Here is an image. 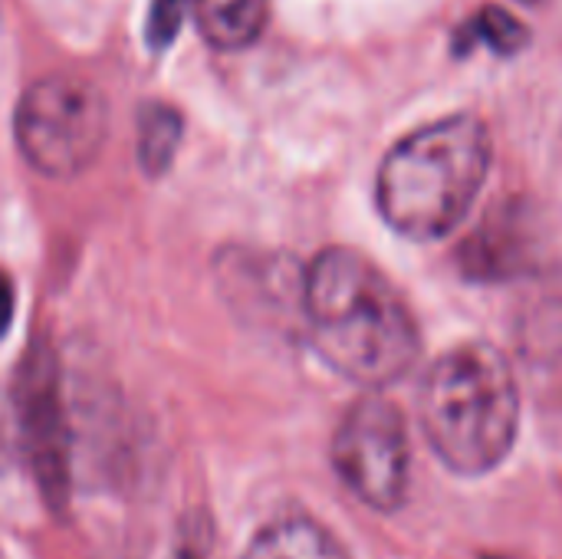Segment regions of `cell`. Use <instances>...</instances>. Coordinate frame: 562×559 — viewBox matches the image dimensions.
Masks as SVG:
<instances>
[{
  "instance_id": "1",
  "label": "cell",
  "mask_w": 562,
  "mask_h": 559,
  "mask_svg": "<svg viewBox=\"0 0 562 559\" xmlns=\"http://www.w3.org/2000/svg\"><path fill=\"white\" fill-rule=\"evenodd\" d=\"M303 310L323 362L356 385H392L418 362L422 336L408 303L359 250L316 254L303 280Z\"/></svg>"
},
{
  "instance_id": "2",
  "label": "cell",
  "mask_w": 562,
  "mask_h": 559,
  "mask_svg": "<svg viewBox=\"0 0 562 559\" xmlns=\"http://www.w3.org/2000/svg\"><path fill=\"white\" fill-rule=\"evenodd\" d=\"M491 171V135L477 115H451L405 135L375 181L379 214L408 241L451 234Z\"/></svg>"
},
{
  "instance_id": "3",
  "label": "cell",
  "mask_w": 562,
  "mask_h": 559,
  "mask_svg": "<svg viewBox=\"0 0 562 559\" xmlns=\"http://www.w3.org/2000/svg\"><path fill=\"white\" fill-rule=\"evenodd\" d=\"M422 428L454 474L477 478L504 465L520 432V392L507 359L487 343L448 349L422 382Z\"/></svg>"
},
{
  "instance_id": "4",
  "label": "cell",
  "mask_w": 562,
  "mask_h": 559,
  "mask_svg": "<svg viewBox=\"0 0 562 559\" xmlns=\"http://www.w3.org/2000/svg\"><path fill=\"white\" fill-rule=\"evenodd\" d=\"M16 148L46 178H76L102 152L109 135L105 96L82 76H40L13 112Z\"/></svg>"
},
{
  "instance_id": "5",
  "label": "cell",
  "mask_w": 562,
  "mask_h": 559,
  "mask_svg": "<svg viewBox=\"0 0 562 559\" xmlns=\"http://www.w3.org/2000/svg\"><path fill=\"white\" fill-rule=\"evenodd\" d=\"M333 468L339 481L372 511L392 514L408 494V435L398 405L382 395L359 399L333 438Z\"/></svg>"
},
{
  "instance_id": "6",
  "label": "cell",
  "mask_w": 562,
  "mask_h": 559,
  "mask_svg": "<svg viewBox=\"0 0 562 559\" xmlns=\"http://www.w3.org/2000/svg\"><path fill=\"white\" fill-rule=\"evenodd\" d=\"M16 438L30 458L36 484L49 507L69 501V418L59 389V362L46 343H36L13 376Z\"/></svg>"
},
{
  "instance_id": "7",
  "label": "cell",
  "mask_w": 562,
  "mask_h": 559,
  "mask_svg": "<svg viewBox=\"0 0 562 559\" xmlns=\"http://www.w3.org/2000/svg\"><path fill=\"white\" fill-rule=\"evenodd\" d=\"M244 559H352L349 550L310 517H280L257 530Z\"/></svg>"
},
{
  "instance_id": "8",
  "label": "cell",
  "mask_w": 562,
  "mask_h": 559,
  "mask_svg": "<svg viewBox=\"0 0 562 559\" xmlns=\"http://www.w3.org/2000/svg\"><path fill=\"white\" fill-rule=\"evenodd\" d=\"M201 36L214 49H247L267 26L270 0H188Z\"/></svg>"
},
{
  "instance_id": "9",
  "label": "cell",
  "mask_w": 562,
  "mask_h": 559,
  "mask_svg": "<svg viewBox=\"0 0 562 559\" xmlns=\"http://www.w3.org/2000/svg\"><path fill=\"white\" fill-rule=\"evenodd\" d=\"M181 135H184V122H181L178 109H171L168 102L142 105V112H138V161L151 178H158L171 168Z\"/></svg>"
},
{
  "instance_id": "10",
  "label": "cell",
  "mask_w": 562,
  "mask_h": 559,
  "mask_svg": "<svg viewBox=\"0 0 562 559\" xmlns=\"http://www.w3.org/2000/svg\"><path fill=\"white\" fill-rule=\"evenodd\" d=\"M468 33L477 43H484V46H491V49H497L504 56L524 49L527 40H530V30L517 16H510L504 7H484V10H477V16H474V23H471Z\"/></svg>"
},
{
  "instance_id": "11",
  "label": "cell",
  "mask_w": 562,
  "mask_h": 559,
  "mask_svg": "<svg viewBox=\"0 0 562 559\" xmlns=\"http://www.w3.org/2000/svg\"><path fill=\"white\" fill-rule=\"evenodd\" d=\"M188 7H191L188 0H151V10H148V43L155 49H165L175 40Z\"/></svg>"
},
{
  "instance_id": "12",
  "label": "cell",
  "mask_w": 562,
  "mask_h": 559,
  "mask_svg": "<svg viewBox=\"0 0 562 559\" xmlns=\"http://www.w3.org/2000/svg\"><path fill=\"white\" fill-rule=\"evenodd\" d=\"M20 451V438H16V418H13V405L0 395V474H7L16 461Z\"/></svg>"
},
{
  "instance_id": "13",
  "label": "cell",
  "mask_w": 562,
  "mask_h": 559,
  "mask_svg": "<svg viewBox=\"0 0 562 559\" xmlns=\"http://www.w3.org/2000/svg\"><path fill=\"white\" fill-rule=\"evenodd\" d=\"M13 313H16V287L10 280L7 270H0V339L10 333L13 326Z\"/></svg>"
},
{
  "instance_id": "14",
  "label": "cell",
  "mask_w": 562,
  "mask_h": 559,
  "mask_svg": "<svg viewBox=\"0 0 562 559\" xmlns=\"http://www.w3.org/2000/svg\"><path fill=\"white\" fill-rule=\"evenodd\" d=\"M178 559H194V557H178Z\"/></svg>"
}]
</instances>
